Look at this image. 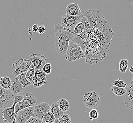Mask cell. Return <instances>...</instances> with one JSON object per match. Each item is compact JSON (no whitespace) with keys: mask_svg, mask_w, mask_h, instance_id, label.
<instances>
[{"mask_svg":"<svg viewBox=\"0 0 133 123\" xmlns=\"http://www.w3.org/2000/svg\"><path fill=\"white\" fill-rule=\"evenodd\" d=\"M84 16L89 22V28L75 34L72 40L78 44L85 56V62L97 64L106 57L114 32L105 17L97 10H87Z\"/></svg>","mask_w":133,"mask_h":123,"instance_id":"1","label":"cell"},{"mask_svg":"<svg viewBox=\"0 0 133 123\" xmlns=\"http://www.w3.org/2000/svg\"><path fill=\"white\" fill-rule=\"evenodd\" d=\"M54 30L56 32L55 36L54 46L57 52L62 56L66 54L69 41L75 38L73 30L63 27L61 24L54 26Z\"/></svg>","mask_w":133,"mask_h":123,"instance_id":"2","label":"cell"},{"mask_svg":"<svg viewBox=\"0 0 133 123\" xmlns=\"http://www.w3.org/2000/svg\"><path fill=\"white\" fill-rule=\"evenodd\" d=\"M84 58H85V56L79 45L72 40L69 41L66 53V61L72 62Z\"/></svg>","mask_w":133,"mask_h":123,"instance_id":"3","label":"cell"},{"mask_svg":"<svg viewBox=\"0 0 133 123\" xmlns=\"http://www.w3.org/2000/svg\"><path fill=\"white\" fill-rule=\"evenodd\" d=\"M24 96L15 95L13 105L11 108H5L2 111L3 121L5 123H12L15 118V107L16 105L23 100Z\"/></svg>","mask_w":133,"mask_h":123,"instance_id":"4","label":"cell"},{"mask_svg":"<svg viewBox=\"0 0 133 123\" xmlns=\"http://www.w3.org/2000/svg\"><path fill=\"white\" fill-rule=\"evenodd\" d=\"M32 65L30 61L27 59L21 58L13 63L12 65V75L17 77L18 75L28 71Z\"/></svg>","mask_w":133,"mask_h":123,"instance_id":"5","label":"cell"},{"mask_svg":"<svg viewBox=\"0 0 133 123\" xmlns=\"http://www.w3.org/2000/svg\"><path fill=\"white\" fill-rule=\"evenodd\" d=\"M37 100L33 94L30 92H27L24 96L23 100L20 102L18 103L15 107V116L19 111L26 108L35 107Z\"/></svg>","mask_w":133,"mask_h":123,"instance_id":"6","label":"cell"},{"mask_svg":"<svg viewBox=\"0 0 133 123\" xmlns=\"http://www.w3.org/2000/svg\"><path fill=\"white\" fill-rule=\"evenodd\" d=\"M15 95L10 90H5L2 88L0 97L1 111L7 108H11L14 104Z\"/></svg>","mask_w":133,"mask_h":123,"instance_id":"7","label":"cell"},{"mask_svg":"<svg viewBox=\"0 0 133 123\" xmlns=\"http://www.w3.org/2000/svg\"><path fill=\"white\" fill-rule=\"evenodd\" d=\"M84 102L89 109H95L98 107L101 102L100 95L94 91L87 92L84 96Z\"/></svg>","mask_w":133,"mask_h":123,"instance_id":"8","label":"cell"},{"mask_svg":"<svg viewBox=\"0 0 133 123\" xmlns=\"http://www.w3.org/2000/svg\"><path fill=\"white\" fill-rule=\"evenodd\" d=\"M84 15L79 16L68 15L65 14L61 19V25L66 28H72L74 29L75 27L81 22Z\"/></svg>","mask_w":133,"mask_h":123,"instance_id":"9","label":"cell"},{"mask_svg":"<svg viewBox=\"0 0 133 123\" xmlns=\"http://www.w3.org/2000/svg\"><path fill=\"white\" fill-rule=\"evenodd\" d=\"M34 108V107H29L19 111L12 123H26L30 118L35 117Z\"/></svg>","mask_w":133,"mask_h":123,"instance_id":"10","label":"cell"},{"mask_svg":"<svg viewBox=\"0 0 133 123\" xmlns=\"http://www.w3.org/2000/svg\"><path fill=\"white\" fill-rule=\"evenodd\" d=\"M26 59L31 61L32 64L33 65L35 70L42 69L44 65L48 62V59L44 56L40 54H32Z\"/></svg>","mask_w":133,"mask_h":123,"instance_id":"11","label":"cell"},{"mask_svg":"<svg viewBox=\"0 0 133 123\" xmlns=\"http://www.w3.org/2000/svg\"><path fill=\"white\" fill-rule=\"evenodd\" d=\"M50 106L46 102H42L35 106L34 108V115L35 117L42 120L44 115L50 111Z\"/></svg>","mask_w":133,"mask_h":123,"instance_id":"12","label":"cell"},{"mask_svg":"<svg viewBox=\"0 0 133 123\" xmlns=\"http://www.w3.org/2000/svg\"><path fill=\"white\" fill-rule=\"evenodd\" d=\"M125 89L126 93L124 97V102L127 107L133 110V78Z\"/></svg>","mask_w":133,"mask_h":123,"instance_id":"13","label":"cell"},{"mask_svg":"<svg viewBox=\"0 0 133 123\" xmlns=\"http://www.w3.org/2000/svg\"><path fill=\"white\" fill-rule=\"evenodd\" d=\"M47 82L46 73L43 70H38L35 71V80L33 86L35 88H39L45 84Z\"/></svg>","mask_w":133,"mask_h":123,"instance_id":"14","label":"cell"},{"mask_svg":"<svg viewBox=\"0 0 133 123\" xmlns=\"http://www.w3.org/2000/svg\"><path fill=\"white\" fill-rule=\"evenodd\" d=\"M26 90V88L24 87L21 84L18 79L15 78L11 80V86L10 90L15 95H18Z\"/></svg>","mask_w":133,"mask_h":123,"instance_id":"15","label":"cell"},{"mask_svg":"<svg viewBox=\"0 0 133 123\" xmlns=\"http://www.w3.org/2000/svg\"><path fill=\"white\" fill-rule=\"evenodd\" d=\"M66 14L68 15L79 16L82 14L79 6L77 3H70L66 7Z\"/></svg>","mask_w":133,"mask_h":123,"instance_id":"16","label":"cell"},{"mask_svg":"<svg viewBox=\"0 0 133 123\" xmlns=\"http://www.w3.org/2000/svg\"><path fill=\"white\" fill-rule=\"evenodd\" d=\"M50 111L54 115L56 119H59L62 115L64 114L63 112L59 108L56 102H54L50 106Z\"/></svg>","mask_w":133,"mask_h":123,"instance_id":"17","label":"cell"},{"mask_svg":"<svg viewBox=\"0 0 133 123\" xmlns=\"http://www.w3.org/2000/svg\"><path fill=\"white\" fill-rule=\"evenodd\" d=\"M0 86L5 90H10L11 86V79L7 76L1 77Z\"/></svg>","mask_w":133,"mask_h":123,"instance_id":"18","label":"cell"},{"mask_svg":"<svg viewBox=\"0 0 133 123\" xmlns=\"http://www.w3.org/2000/svg\"><path fill=\"white\" fill-rule=\"evenodd\" d=\"M58 105L60 108V109L64 112L68 111L69 109V102L68 100L65 99H61L59 100L57 102Z\"/></svg>","mask_w":133,"mask_h":123,"instance_id":"19","label":"cell"},{"mask_svg":"<svg viewBox=\"0 0 133 123\" xmlns=\"http://www.w3.org/2000/svg\"><path fill=\"white\" fill-rule=\"evenodd\" d=\"M26 72L22 73L21 75H18L17 77H16V78L18 79L19 82H20L21 84L25 88L32 85L31 83L29 82L26 79Z\"/></svg>","mask_w":133,"mask_h":123,"instance_id":"20","label":"cell"},{"mask_svg":"<svg viewBox=\"0 0 133 123\" xmlns=\"http://www.w3.org/2000/svg\"><path fill=\"white\" fill-rule=\"evenodd\" d=\"M35 69L33 65L32 64L28 71L26 72V78L29 82H30L31 84L33 85L35 80Z\"/></svg>","mask_w":133,"mask_h":123,"instance_id":"21","label":"cell"},{"mask_svg":"<svg viewBox=\"0 0 133 123\" xmlns=\"http://www.w3.org/2000/svg\"><path fill=\"white\" fill-rule=\"evenodd\" d=\"M128 61L125 59H121L119 63V69L122 73H125L128 69Z\"/></svg>","mask_w":133,"mask_h":123,"instance_id":"22","label":"cell"},{"mask_svg":"<svg viewBox=\"0 0 133 123\" xmlns=\"http://www.w3.org/2000/svg\"><path fill=\"white\" fill-rule=\"evenodd\" d=\"M110 90L112 91L116 95L118 96H122L125 95L126 93V89L123 88L113 86L110 88Z\"/></svg>","mask_w":133,"mask_h":123,"instance_id":"23","label":"cell"},{"mask_svg":"<svg viewBox=\"0 0 133 123\" xmlns=\"http://www.w3.org/2000/svg\"><path fill=\"white\" fill-rule=\"evenodd\" d=\"M55 119L54 115L50 111H49L44 115L42 121L46 123H53Z\"/></svg>","mask_w":133,"mask_h":123,"instance_id":"24","label":"cell"},{"mask_svg":"<svg viewBox=\"0 0 133 123\" xmlns=\"http://www.w3.org/2000/svg\"><path fill=\"white\" fill-rule=\"evenodd\" d=\"M99 112L97 109H92L89 113L90 121L92 122L93 120L96 119L99 117Z\"/></svg>","mask_w":133,"mask_h":123,"instance_id":"25","label":"cell"},{"mask_svg":"<svg viewBox=\"0 0 133 123\" xmlns=\"http://www.w3.org/2000/svg\"><path fill=\"white\" fill-rule=\"evenodd\" d=\"M59 120L61 123H72L71 118L67 114H63L59 118Z\"/></svg>","mask_w":133,"mask_h":123,"instance_id":"26","label":"cell"},{"mask_svg":"<svg viewBox=\"0 0 133 123\" xmlns=\"http://www.w3.org/2000/svg\"><path fill=\"white\" fill-rule=\"evenodd\" d=\"M112 84L113 86H116L118 87L125 88L127 87V84L120 79L115 81L114 82H113Z\"/></svg>","mask_w":133,"mask_h":123,"instance_id":"27","label":"cell"},{"mask_svg":"<svg viewBox=\"0 0 133 123\" xmlns=\"http://www.w3.org/2000/svg\"><path fill=\"white\" fill-rule=\"evenodd\" d=\"M43 71L46 75H49L51 73L52 70V66L51 63H47L44 65L43 68Z\"/></svg>","mask_w":133,"mask_h":123,"instance_id":"28","label":"cell"},{"mask_svg":"<svg viewBox=\"0 0 133 123\" xmlns=\"http://www.w3.org/2000/svg\"><path fill=\"white\" fill-rule=\"evenodd\" d=\"M43 121L36 117H31L26 123H42Z\"/></svg>","mask_w":133,"mask_h":123,"instance_id":"29","label":"cell"},{"mask_svg":"<svg viewBox=\"0 0 133 123\" xmlns=\"http://www.w3.org/2000/svg\"><path fill=\"white\" fill-rule=\"evenodd\" d=\"M46 31V28H45V27L43 25L39 26L38 32L39 34H40V35H44V34L45 33Z\"/></svg>","mask_w":133,"mask_h":123,"instance_id":"30","label":"cell"},{"mask_svg":"<svg viewBox=\"0 0 133 123\" xmlns=\"http://www.w3.org/2000/svg\"><path fill=\"white\" fill-rule=\"evenodd\" d=\"M39 26L37 24H34L32 26V30L35 32H38V30Z\"/></svg>","mask_w":133,"mask_h":123,"instance_id":"31","label":"cell"},{"mask_svg":"<svg viewBox=\"0 0 133 123\" xmlns=\"http://www.w3.org/2000/svg\"><path fill=\"white\" fill-rule=\"evenodd\" d=\"M129 71L132 73H133V64H131L130 66V68H129Z\"/></svg>","mask_w":133,"mask_h":123,"instance_id":"32","label":"cell"},{"mask_svg":"<svg viewBox=\"0 0 133 123\" xmlns=\"http://www.w3.org/2000/svg\"><path fill=\"white\" fill-rule=\"evenodd\" d=\"M53 123H61V122L59 121V119H55Z\"/></svg>","mask_w":133,"mask_h":123,"instance_id":"33","label":"cell"},{"mask_svg":"<svg viewBox=\"0 0 133 123\" xmlns=\"http://www.w3.org/2000/svg\"><path fill=\"white\" fill-rule=\"evenodd\" d=\"M2 88L0 86V97H1V91H2ZM0 111H1V109H0Z\"/></svg>","mask_w":133,"mask_h":123,"instance_id":"34","label":"cell"},{"mask_svg":"<svg viewBox=\"0 0 133 123\" xmlns=\"http://www.w3.org/2000/svg\"><path fill=\"white\" fill-rule=\"evenodd\" d=\"M42 123H45V122H43H43H42Z\"/></svg>","mask_w":133,"mask_h":123,"instance_id":"35","label":"cell"},{"mask_svg":"<svg viewBox=\"0 0 133 123\" xmlns=\"http://www.w3.org/2000/svg\"><path fill=\"white\" fill-rule=\"evenodd\" d=\"M1 76L0 75V79H1Z\"/></svg>","mask_w":133,"mask_h":123,"instance_id":"36","label":"cell"}]
</instances>
